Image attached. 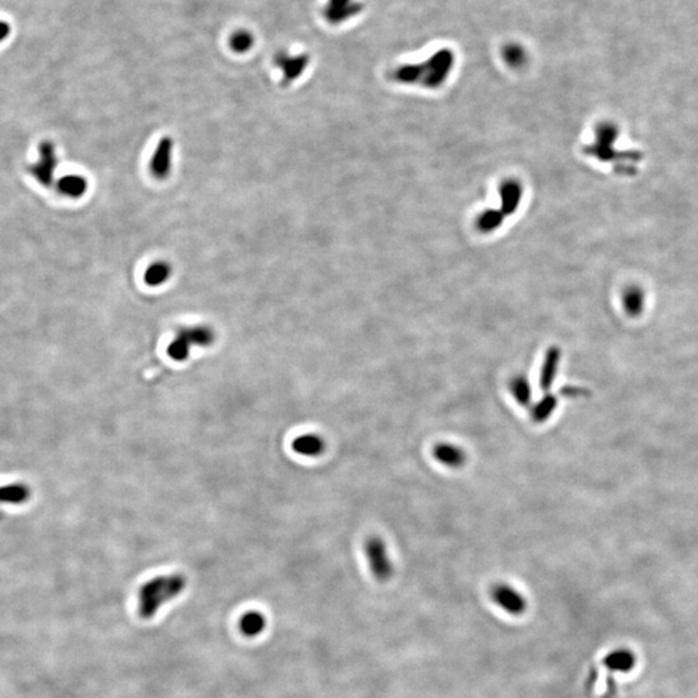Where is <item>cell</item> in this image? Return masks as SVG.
Here are the masks:
<instances>
[{
  "label": "cell",
  "mask_w": 698,
  "mask_h": 698,
  "mask_svg": "<svg viewBox=\"0 0 698 698\" xmlns=\"http://www.w3.org/2000/svg\"><path fill=\"white\" fill-rule=\"evenodd\" d=\"M557 404H559V401L556 399L555 394L547 393L532 409L533 422L535 423H544V422L549 421L551 415L555 413Z\"/></svg>",
  "instance_id": "2e32d148"
},
{
  "label": "cell",
  "mask_w": 698,
  "mask_h": 698,
  "mask_svg": "<svg viewBox=\"0 0 698 698\" xmlns=\"http://www.w3.org/2000/svg\"><path fill=\"white\" fill-rule=\"evenodd\" d=\"M58 189L63 195L69 198H80L86 194L88 181L80 175H66L64 178H58Z\"/></svg>",
  "instance_id": "4fadbf2b"
},
{
  "label": "cell",
  "mask_w": 698,
  "mask_h": 698,
  "mask_svg": "<svg viewBox=\"0 0 698 698\" xmlns=\"http://www.w3.org/2000/svg\"><path fill=\"white\" fill-rule=\"evenodd\" d=\"M604 662H606L608 669L620 671V672H627V671L634 669L636 657L628 649H617V650H614L612 653L606 655Z\"/></svg>",
  "instance_id": "5bb4252c"
},
{
  "label": "cell",
  "mask_w": 698,
  "mask_h": 698,
  "mask_svg": "<svg viewBox=\"0 0 698 698\" xmlns=\"http://www.w3.org/2000/svg\"><path fill=\"white\" fill-rule=\"evenodd\" d=\"M171 274L172 268L170 264L166 262H156L145 272L144 281L150 287H157L167 282L171 278Z\"/></svg>",
  "instance_id": "9a60e30c"
},
{
  "label": "cell",
  "mask_w": 698,
  "mask_h": 698,
  "mask_svg": "<svg viewBox=\"0 0 698 698\" xmlns=\"http://www.w3.org/2000/svg\"><path fill=\"white\" fill-rule=\"evenodd\" d=\"M292 449L300 456L314 458L325 453L326 441L316 434H306V435L298 436L292 441Z\"/></svg>",
  "instance_id": "8fae6325"
},
{
  "label": "cell",
  "mask_w": 698,
  "mask_h": 698,
  "mask_svg": "<svg viewBox=\"0 0 698 698\" xmlns=\"http://www.w3.org/2000/svg\"><path fill=\"white\" fill-rule=\"evenodd\" d=\"M9 33H11V26L8 25L7 22L0 21V42L6 41Z\"/></svg>",
  "instance_id": "7402d4cb"
},
{
  "label": "cell",
  "mask_w": 698,
  "mask_h": 698,
  "mask_svg": "<svg viewBox=\"0 0 698 698\" xmlns=\"http://www.w3.org/2000/svg\"><path fill=\"white\" fill-rule=\"evenodd\" d=\"M625 306L628 313L636 314L640 312L643 306V294L639 289H630L625 294Z\"/></svg>",
  "instance_id": "ffe728a7"
},
{
  "label": "cell",
  "mask_w": 698,
  "mask_h": 698,
  "mask_svg": "<svg viewBox=\"0 0 698 698\" xmlns=\"http://www.w3.org/2000/svg\"><path fill=\"white\" fill-rule=\"evenodd\" d=\"M510 390L513 399L521 407H527L532 404V385L525 375L515 377L510 383Z\"/></svg>",
  "instance_id": "e0dca14e"
},
{
  "label": "cell",
  "mask_w": 698,
  "mask_h": 698,
  "mask_svg": "<svg viewBox=\"0 0 698 698\" xmlns=\"http://www.w3.org/2000/svg\"><path fill=\"white\" fill-rule=\"evenodd\" d=\"M365 554L371 573L375 579L385 582L393 576V565L388 555L385 542L379 537H370L365 543Z\"/></svg>",
  "instance_id": "3957f363"
},
{
  "label": "cell",
  "mask_w": 698,
  "mask_h": 698,
  "mask_svg": "<svg viewBox=\"0 0 698 698\" xmlns=\"http://www.w3.org/2000/svg\"><path fill=\"white\" fill-rule=\"evenodd\" d=\"M432 454L439 463L448 468H461L467 461V454L464 453V450L450 442L437 444L432 450Z\"/></svg>",
  "instance_id": "9c48e42d"
},
{
  "label": "cell",
  "mask_w": 698,
  "mask_h": 698,
  "mask_svg": "<svg viewBox=\"0 0 698 698\" xmlns=\"http://www.w3.org/2000/svg\"><path fill=\"white\" fill-rule=\"evenodd\" d=\"M172 151L173 141L171 137H162L150 161V171L158 180H164L170 176L172 170Z\"/></svg>",
  "instance_id": "8992f818"
},
{
  "label": "cell",
  "mask_w": 698,
  "mask_h": 698,
  "mask_svg": "<svg viewBox=\"0 0 698 698\" xmlns=\"http://www.w3.org/2000/svg\"><path fill=\"white\" fill-rule=\"evenodd\" d=\"M493 601L505 612L512 616H521L527 611V600L520 592L506 584H495L490 591Z\"/></svg>",
  "instance_id": "5b68a950"
},
{
  "label": "cell",
  "mask_w": 698,
  "mask_h": 698,
  "mask_svg": "<svg viewBox=\"0 0 698 698\" xmlns=\"http://www.w3.org/2000/svg\"><path fill=\"white\" fill-rule=\"evenodd\" d=\"M361 11V6L355 0H328L323 9V17L333 25L347 21Z\"/></svg>",
  "instance_id": "ba28073f"
},
{
  "label": "cell",
  "mask_w": 698,
  "mask_h": 698,
  "mask_svg": "<svg viewBox=\"0 0 698 698\" xmlns=\"http://www.w3.org/2000/svg\"><path fill=\"white\" fill-rule=\"evenodd\" d=\"M58 163V158L55 144L45 140L39 144L38 159L36 163L30 164L28 171L41 186H50L55 178Z\"/></svg>",
  "instance_id": "277c9868"
},
{
  "label": "cell",
  "mask_w": 698,
  "mask_h": 698,
  "mask_svg": "<svg viewBox=\"0 0 698 698\" xmlns=\"http://www.w3.org/2000/svg\"><path fill=\"white\" fill-rule=\"evenodd\" d=\"M30 497L29 489L22 484L6 485L0 488V502L8 505H22Z\"/></svg>",
  "instance_id": "ac0fdd59"
},
{
  "label": "cell",
  "mask_w": 698,
  "mask_h": 698,
  "mask_svg": "<svg viewBox=\"0 0 698 698\" xmlns=\"http://www.w3.org/2000/svg\"><path fill=\"white\" fill-rule=\"evenodd\" d=\"M254 41V36L249 31L240 30L230 38V47L237 53H246L252 48Z\"/></svg>",
  "instance_id": "d6986e66"
},
{
  "label": "cell",
  "mask_w": 698,
  "mask_h": 698,
  "mask_svg": "<svg viewBox=\"0 0 698 698\" xmlns=\"http://www.w3.org/2000/svg\"><path fill=\"white\" fill-rule=\"evenodd\" d=\"M215 339L216 335L214 328L207 325H195V326L180 328L171 343L168 344L167 355L176 363H184L189 358L194 345L206 348L214 344Z\"/></svg>",
  "instance_id": "7a4b0ae2"
},
{
  "label": "cell",
  "mask_w": 698,
  "mask_h": 698,
  "mask_svg": "<svg viewBox=\"0 0 698 698\" xmlns=\"http://www.w3.org/2000/svg\"><path fill=\"white\" fill-rule=\"evenodd\" d=\"M186 587V576L180 573L151 578L140 587L139 591L140 617L143 620H151L166 603L178 598Z\"/></svg>",
  "instance_id": "6da1fadb"
},
{
  "label": "cell",
  "mask_w": 698,
  "mask_h": 698,
  "mask_svg": "<svg viewBox=\"0 0 698 698\" xmlns=\"http://www.w3.org/2000/svg\"><path fill=\"white\" fill-rule=\"evenodd\" d=\"M560 360H562V350H560V348L551 347L546 352L544 361H543V365H542L541 380H539L542 391L549 392V390H551V387H552L554 382H555L557 370H559Z\"/></svg>",
  "instance_id": "30bf717a"
},
{
  "label": "cell",
  "mask_w": 698,
  "mask_h": 698,
  "mask_svg": "<svg viewBox=\"0 0 698 698\" xmlns=\"http://www.w3.org/2000/svg\"><path fill=\"white\" fill-rule=\"evenodd\" d=\"M238 627L241 634L246 638H257V635L262 634L265 627H267V618L264 617L262 612L257 611H249L243 613L242 617L240 618Z\"/></svg>",
  "instance_id": "7c38bea8"
},
{
  "label": "cell",
  "mask_w": 698,
  "mask_h": 698,
  "mask_svg": "<svg viewBox=\"0 0 698 698\" xmlns=\"http://www.w3.org/2000/svg\"><path fill=\"white\" fill-rule=\"evenodd\" d=\"M308 64H309L308 55H289L285 52H281L277 55L276 65L284 74L282 85L284 86L291 85L292 82L301 77V74L306 72Z\"/></svg>",
  "instance_id": "52a82bcc"
},
{
  "label": "cell",
  "mask_w": 698,
  "mask_h": 698,
  "mask_svg": "<svg viewBox=\"0 0 698 698\" xmlns=\"http://www.w3.org/2000/svg\"><path fill=\"white\" fill-rule=\"evenodd\" d=\"M562 394L567 396V397H579L582 394H587V391L581 387H573V385L568 387L567 385L562 390Z\"/></svg>",
  "instance_id": "44dd1931"
}]
</instances>
